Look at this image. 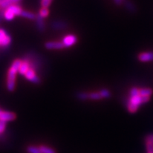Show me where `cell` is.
<instances>
[{"instance_id": "obj_1", "label": "cell", "mask_w": 153, "mask_h": 153, "mask_svg": "<svg viewBox=\"0 0 153 153\" xmlns=\"http://www.w3.org/2000/svg\"><path fill=\"white\" fill-rule=\"evenodd\" d=\"M22 60L17 59L13 62L12 65L9 68L8 74H7V88L9 91L12 92L14 91L16 86V73L19 72V68L22 65Z\"/></svg>"}, {"instance_id": "obj_2", "label": "cell", "mask_w": 153, "mask_h": 153, "mask_svg": "<svg viewBox=\"0 0 153 153\" xmlns=\"http://www.w3.org/2000/svg\"><path fill=\"white\" fill-rule=\"evenodd\" d=\"M150 100V97L148 96H140V95H137V96H135V97H131V99L128 102L131 103V104L135 105V106L139 107L140 105H141L143 103H146Z\"/></svg>"}, {"instance_id": "obj_3", "label": "cell", "mask_w": 153, "mask_h": 153, "mask_svg": "<svg viewBox=\"0 0 153 153\" xmlns=\"http://www.w3.org/2000/svg\"><path fill=\"white\" fill-rule=\"evenodd\" d=\"M77 41V38L73 34H70L63 38L62 43L64 45L65 48H70L74 45Z\"/></svg>"}, {"instance_id": "obj_4", "label": "cell", "mask_w": 153, "mask_h": 153, "mask_svg": "<svg viewBox=\"0 0 153 153\" xmlns=\"http://www.w3.org/2000/svg\"><path fill=\"white\" fill-rule=\"evenodd\" d=\"M25 76L28 80H29L30 82H33L34 84H39L41 82V80H40V78L36 75L35 71L32 69L29 68V70H28L27 72L25 74Z\"/></svg>"}, {"instance_id": "obj_5", "label": "cell", "mask_w": 153, "mask_h": 153, "mask_svg": "<svg viewBox=\"0 0 153 153\" xmlns=\"http://www.w3.org/2000/svg\"><path fill=\"white\" fill-rule=\"evenodd\" d=\"M44 45L48 50H60L65 48L62 42L59 41H48L46 42Z\"/></svg>"}, {"instance_id": "obj_6", "label": "cell", "mask_w": 153, "mask_h": 153, "mask_svg": "<svg viewBox=\"0 0 153 153\" xmlns=\"http://www.w3.org/2000/svg\"><path fill=\"white\" fill-rule=\"evenodd\" d=\"M16 116L14 113L10 112V111H3L0 113V120H4L5 122L11 121L16 119Z\"/></svg>"}, {"instance_id": "obj_7", "label": "cell", "mask_w": 153, "mask_h": 153, "mask_svg": "<svg viewBox=\"0 0 153 153\" xmlns=\"http://www.w3.org/2000/svg\"><path fill=\"white\" fill-rule=\"evenodd\" d=\"M138 60L140 62H147L153 61V52H142L137 56Z\"/></svg>"}, {"instance_id": "obj_8", "label": "cell", "mask_w": 153, "mask_h": 153, "mask_svg": "<svg viewBox=\"0 0 153 153\" xmlns=\"http://www.w3.org/2000/svg\"><path fill=\"white\" fill-rule=\"evenodd\" d=\"M51 26L53 29L62 30L68 27V24L65 22H64V21L57 20L53 22Z\"/></svg>"}, {"instance_id": "obj_9", "label": "cell", "mask_w": 153, "mask_h": 153, "mask_svg": "<svg viewBox=\"0 0 153 153\" xmlns=\"http://www.w3.org/2000/svg\"><path fill=\"white\" fill-rule=\"evenodd\" d=\"M36 26H37L38 30H39L40 32H43L44 30H45V23H44L43 18L39 14V13L36 15Z\"/></svg>"}, {"instance_id": "obj_10", "label": "cell", "mask_w": 153, "mask_h": 153, "mask_svg": "<svg viewBox=\"0 0 153 153\" xmlns=\"http://www.w3.org/2000/svg\"><path fill=\"white\" fill-rule=\"evenodd\" d=\"M30 68V66H29V63L26 60H22V65H21L20 68H19V73L20 74H22V75H25V74L27 72V71L28 70H29Z\"/></svg>"}, {"instance_id": "obj_11", "label": "cell", "mask_w": 153, "mask_h": 153, "mask_svg": "<svg viewBox=\"0 0 153 153\" xmlns=\"http://www.w3.org/2000/svg\"><path fill=\"white\" fill-rule=\"evenodd\" d=\"M22 0H7V1L4 2L0 5V9H7L9 7L13 5V4H17L20 2Z\"/></svg>"}, {"instance_id": "obj_12", "label": "cell", "mask_w": 153, "mask_h": 153, "mask_svg": "<svg viewBox=\"0 0 153 153\" xmlns=\"http://www.w3.org/2000/svg\"><path fill=\"white\" fill-rule=\"evenodd\" d=\"M7 9H9V10H11L15 15H17V16H20L21 13H22V11H23L22 7H21L19 5H17V4L11 5L10 7H9Z\"/></svg>"}, {"instance_id": "obj_13", "label": "cell", "mask_w": 153, "mask_h": 153, "mask_svg": "<svg viewBox=\"0 0 153 153\" xmlns=\"http://www.w3.org/2000/svg\"><path fill=\"white\" fill-rule=\"evenodd\" d=\"M123 4L124 5H125L126 9L128 11H130V12H135V11H136V7H135V6L134 5L133 3H132L131 1H129V0H124Z\"/></svg>"}, {"instance_id": "obj_14", "label": "cell", "mask_w": 153, "mask_h": 153, "mask_svg": "<svg viewBox=\"0 0 153 153\" xmlns=\"http://www.w3.org/2000/svg\"><path fill=\"white\" fill-rule=\"evenodd\" d=\"M20 16L24 17V18H26V19H30V20H34V19H36V15L35 14L30 12V11H24V10L22 11Z\"/></svg>"}, {"instance_id": "obj_15", "label": "cell", "mask_w": 153, "mask_h": 153, "mask_svg": "<svg viewBox=\"0 0 153 153\" xmlns=\"http://www.w3.org/2000/svg\"><path fill=\"white\" fill-rule=\"evenodd\" d=\"M11 42V36H9V34H7L4 39L1 42V45H0V46L4 48H7V47L9 46Z\"/></svg>"}, {"instance_id": "obj_16", "label": "cell", "mask_w": 153, "mask_h": 153, "mask_svg": "<svg viewBox=\"0 0 153 153\" xmlns=\"http://www.w3.org/2000/svg\"><path fill=\"white\" fill-rule=\"evenodd\" d=\"M14 16H15V14L11 10H9L8 9H5L4 18V19H5L7 21H11L12 20V19H14Z\"/></svg>"}, {"instance_id": "obj_17", "label": "cell", "mask_w": 153, "mask_h": 153, "mask_svg": "<svg viewBox=\"0 0 153 153\" xmlns=\"http://www.w3.org/2000/svg\"><path fill=\"white\" fill-rule=\"evenodd\" d=\"M99 93H100V94L101 97H102V98L104 99H108L111 97V91L108 90V89H101V90L99 91Z\"/></svg>"}, {"instance_id": "obj_18", "label": "cell", "mask_w": 153, "mask_h": 153, "mask_svg": "<svg viewBox=\"0 0 153 153\" xmlns=\"http://www.w3.org/2000/svg\"><path fill=\"white\" fill-rule=\"evenodd\" d=\"M152 94V90L151 89H149V88H143V89H140V96H150Z\"/></svg>"}, {"instance_id": "obj_19", "label": "cell", "mask_w": 153, "mask_h": 153, "mask_svg": "<svg viewBox=\"0 0 153 153\" xmlns=\"http://www.w3.org/2000/svg\"><path fill=\"white\" fill-rule=\"evenodd\" d=\"M39 148L42 153H56L53 148H49L48 146H45V145H41Z\"/></svg>"}, {"instance_id": "obj_20", "label": "cell", "mask_w": 153, "mask_h": 153, "mask_svg": "<svg viewBox=\"0 0 153 153\" xmlns=\"http://www.w3.org/2000/svg\"><path fill=\"white\" fill-rule=\"evenodd\" d=\"M76 97H77V99H79L80 100H82V101L87 100V99H89V93H87V92L77 93V94H76Z\"/></svg>"}, {"instance_id": "obj_21", "label": "cell", "mask_w": 153, "mask_h": 153, "mask_svg": "<svg viewBox=\"0 0 153 153\" xmlns=\"http://www.w3.org/2000/svg\"><path fill=\"white\" fill-rule=\"evenodd\" d=\"M103 99L99 92H91L89 93V99L91 100H100Z\"/></svg>"}, {"instance_id": "obj_22", "label": "cell", "mask_w": 153, "mask_h": 153, "mask_svg": "<svg viewBox=\"0 0 153 153\" xmlns=\"http://www.w3.org/2000/svg\"><path fill=\"white\" fill-rule=\"evenodd\" d=\"M26 150L28 153H42L40 148L35 146H28Z\"/></svg>"}, {"instance_id": "obj_23", "label": "cell", "mask_w": 153, "mask_h": 153, "mask_svg": "<svg viewBox=\"0 0 153 153\" xmlns=\"http://www.w3.org/2000/svg\"><path fill=\"white\" fill-rule=\"evenodd\" d=\"M39 14L43 17V18H46L49 14V10L46 7H43L39 11Z\"/></svg>"}, {"instance_id": "obj_24", "label": "cell", "mask_w": 153, "mask_h": 153, "mask_svg": "<svg viewBox=\"0 0 153 153\" xmlns=\"http://www.w3.org/2000/svg\"><path fill=\"white\" fill-rule=\"evenodd\" d=\"M130 94L131 97H135V96L140 95V89L136 87H133L130 91Z\"/></svg>"}, {"instance_id": "obj_25", "label": "cell", "mask_w": 153, "mask_h": 153, "mask_svg": "<svg viewBox=\"0 0 153 153\" xmlns=\"http://www.w3.org/2000/svg\"><path fill=\"white\" fill-rule=\"evenodd\" d=\"M7 34H8V33H7L4 30L0 28V44H1V42L4 39Z\"/></svg>"}, {"instance_id": "obj_26", "label": "cell", "mask_w": 153, "mask_h": 153, "mask_svg": "<svg viewBox=\"0 0 153 153\" xmlns=\"http://www.w3.org/2000/svg\"><path fill=\"white\" fill-rule=\"evenodd\" d=\"M6 123H7V122L0 120V135H1V134H2L5 131Z\"/></svg>"}, {"instance_id": "obj_27", "label": "cell", "mask_w": 153, "mask_h": 153, "mask_svg": "<svg viewBox=\"0 0 153 153\" xmlns=\"http://www.w3.org/2000/svg\"><path fill=\"white\" fill-rule=\"evenodd\" d=\"M146 148L148 153H153V143L146 142Z\"/></svg>"}, {"instance_id": "obj_28", "label": "cell", "mask_w": 153, "mask_h": 153, "mask_svg": "<svg viewBox=\"0 0 153 153\" xmlns=\"http://www.w3.org/2000/svg\"><path fill=\"white\" fill-rule=\"evenodd\" d=\"M51 1H52V0H42L41 6L43 7H46V8H48L51 4Z\"/></svg>"}, {"instance_id": "obj_29", "label": "cell", "mask_w": 153, "mask_h": 153, "mask_svg": "<svg viewBox=\"0 0 153 153\" xmlns=\"http://www.w3.org/2000/svg\"><path fill=\"white\" fill-rule=\"evenodd\" d=\"M145 140H146V142H150L153 143V135H150L147 136L146 138H145Z\"/></svg>"}, {"instance_id": "obj_30", "label": "cell", "mask_w": 153, "mask_h": 153, "mask_svg": "<svg viewBox=\"0 0 153 153\" xmlns=\"http://www.w3.org/2000/svg\"><path fill=\"white\" fill-rule=\"evenodd\" d=\"M114 1L116 5L120 6V5H121L122 4H123L124 0H114Z\"/></svg>"}, {"instance_id": "obj_31", "label": "cell", "mask_w": 153, "mask_h": 153, "mask_svg": "<svg viewBox=\"0 0 153 153\" xmlns=\"http://www.w3.org/2000/svg\"><path fill=\"white\" fill-rule=\"evenodd\" d=\"M7 0H0V5L1 4H3L4 2H5V1H7Z\"/></svg>"}, {"instance_id": "obj_32", "label": "cell", "mask_w": 153, "mask_h": 153, "mask_svg": "<svg viewBox=\"0 0 153 153\" xmlns=\"http://www.w3.org/2000/svg\"><path fill=\"white\" fill-rule=\"evenodd\" d=\"M0 45H1V44H0Z\"/></svg>"}]
</instances>
